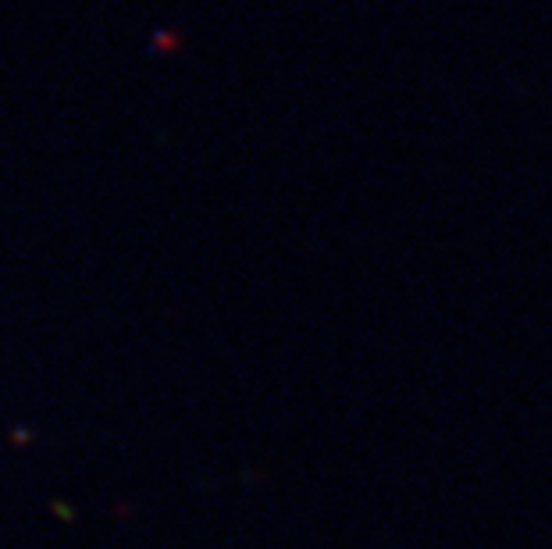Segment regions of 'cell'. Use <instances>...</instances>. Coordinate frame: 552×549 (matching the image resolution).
I'll list each match as a JSON object with an SVG mask.
<instances>
[]
</instances>
